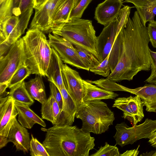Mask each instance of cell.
Wrapping results in <instances>:
<instances>
[{"label": "cell", "instance_id": "obj_40", "mask_svg": "<svg viewBox=\"0 0 156 156\" xmlns=\"http://www.w3.org/2000/svg\"><path fill=\"white\" fill-rule=\"evenodd\" d=\"M9 141L8 137L0 135V149H1L5 147L9 143Z\"/></svg>", "mask_w": 156, "mask_h": 156}, {"label": "cell", "instance_id": "obj_12", "mask_svg": "<svg viewBox=\"0 0 156 156\" xmlns=\"http://www.w3.org/2000/svg\"><path fill=\"white\" fill-rule=\"evenodd\" d=\"M15 101L9 95L0 98V135L6 137L18 115Z\"/></svg>", "mask_w": 156, "mask_h": 156}, {"label": "cell", "instance_id": "obj_44", "mask_svg": "<svg viewBox=\"0 0 156 156\" xmlns=\"http://www.w3.org/2000/svg\"><path fill=\"white\" fill-rule=\"evenodd\" d=\"M80 0H75L74 8H75L76 6Z\"/></svg>", "mask_w": 156, "mask_h": 156}, {"label": "cell", "instance_id": "obj_20", "mask_svg": "<svg viewBox=\"0 0 156 156\" xmlns=\"http://www.w3.org/2000/svg\"><path fill=\"white\" fill-rule=\"evenodd\" d=\"M84 94L83 101L95 100L114 99L119 94L93 85L88 80H84Z\"/></svg>", "mask_w": 156, "mask_h": 156}, {"label": "cell", "instance_id": "obj_11", "mask_svg": "<svg viewBox=\"0 0 156 156\" xmlns=\"http://www.w3.org/2000/svg\"><path fill=\"white\" fill-rule=\"evenodd\" d=\"M118 22L117 18L105 26L100 35L97 37L96 49L100 62L110 52L116 36Z\"/></svg>", "mask_w": 156, "mask_h": 156}, {"label": "cell", "instance_id": "obj_14", "mask_svg": "<svg viewBox=\"0 0 156 156\" xmlns=\"http://www.w3.org/2000/svg\"><path fill=\"white\" fill-rule=\"evenodd\" d=\"M120 91L127 92L138 96L141 99L146 110L156 113V85L149 84L135 88L120 85Z\"/></svg>", "mask_w": 156, "mask_h": 156}, {"label": "cell", "instance_id": "obj_46", "mask_svg": "<svg viewBox=\"0 0 156 156\" xmlns=\"http://www.w3.org/2000/svg\"></svg>", "mask_w": 156, "mask_h": 156}, {"label": "cell", "instance_id": "obj_8", "mask_svg": "<svg viewBox=\"0 0 156 156\" xmlns=\"http://www.w3.org/2000/svg\"><path fill=\"white\" fill-rule=\"evenodd\" d=\"M144 106L141 98L135 95L117 98L114 101L112 107L122 111L123 112L122 117L134 125L140 122L144 117Z\"/></svg>", "mask_w": 156, "mask_h": 156}, {"label": "cell", "instance_id": "obj_29", "mask_svg": "<svg viewBox=\"0 0 156 156\" xmlns=\"http://www.w3.org/2000/svg\"><path fill=\"white\" fill-rule=\"evenodd\" d=\"M119 149L115 146L109 145L105 142V145L101 146L95 153L90 156H120Z\"/></svg>", "mask_w": 156, "mask_h": 156}, {"label": "cell", "instance_id": "obj_36", "mask_svg": "<svg viewBox=\"0 0 156 156\" xmlns=\"http://www.w3.org/2000/svg\"><path fill=\"white\" fill-rule=\"evenodd\" d=\"M34 0H20L19 7L14 15L19 16L28 9L34 8Z\"/></svg>", "mask_w": 156, "mask_h": 156}, {"label": "cell", "instance_id": "obj_43", "mask_svg": "<svg viewBox=\"0 0 156 156\" xmlns=\"http://www.w3.org/2000/svg\"><path fill=\"white\" fill-rule=\"evenodd\" d=\"M140 156H156V151L147 152L141 154Z\"/></svg>", "mask_w": 156, "mask_h": 156}, {"label": "cell", "instance_id": "obj_28", "mask_svg": "<svg viewBox=\"0 0 156 156\" xmlns=\"http://www.w3.org/2000/svg\"><path fill=\"white\" fill-rule=\"evenodd\" d=\"M0 5V23H1L12 16L14 0H4Z\"/></svg>", "mask_w": 156, "mask_h": 156}, {"label": "cell", "instance_id": "obj_4", "mask_svg": "<svg viewBox=\"0 0 156 156\" xmlns=\"http://www.w3.org/2000/svg\"><path fill=\"white\" fill-rule=\"evenodd\" d=\"M75 117L82 121L83 131L95 134L106 132L115 119L113 112L100 100L83 101L77 107Z\"/></svg>", "mask_w": 156, "mask_h": 156}, {"label": "cell", "instance_id": "obj_2", "mask_svg": "<svg viewBox=\"0 0 156 156\" xmlns=\"http://www.w3.org/2000/svg\"><path fill=\"white\" fill-rule=\"evenodd\" d=\"M62 37L75 47L88 52L99 61L96 49L97 37L90 20L75 18L52 28L49 33Z\"/></svg>", "mask_w": 156, "mask_h": 156}, {"label": "cell", "instance_id": "obj_24", "mask_svg": "<svg viewBox=\"0 0 156 156\" xmlns=\"http://www.w3.org/2000/svg\"><path fill=\"white\" fill-rule=\"evenodd\" d=\"M9 95L15 101L30 107L34 102V99L27 90L24 81L10 89Z\"/></svg>", "mask_w": 156, "mask_h": 156}, {"label": "cell", "instance_id": "obj_18", "mask_svg": "<svg viewBox=\"0 0 156 156\" xmlns=\"http://www.w3.org/2000/svg\"><path fill=\"white\" fill-rule=\"evenodd\" d=\"M63 62L58 53L52 48L46 76L48 80L55 84L59 90L65 85L62 70Z\"/></svg>", "mask_w": 156, "mask_h": 156}, {"label": "cell", "instance_id": "obj_3", "mask_svg": "<svg viewBox=\"0 0 156 156\" xmlns=\"http://www.w3.org/2000/svg\"><path fill=\"white\" fill-rule=\"evenodd\" d=\"M22 38L25 64L32 74L46 76L52 48L44 33L37 29H29Z\"/></svg>", "mask_w": 156, "mask_h": 156}, {"label": "cell", "instance_id": "obj_41", "mask_svg": "<svg viewBox=\"0 0 156 156\" xmlns=\"http://www.w3.org/2000/svg\"><path fill=\"white\" fill-rule=\"evenodd\" d=\"M47 0H34V8L35 10L39 9Z\"/></svg>", "mask_w": 156, "mask_h": 156}, {"label": "cell", "instance_id": "obj_39", "mask_svg": "<svg viewBox=\"0 0 156 156\" xmlns=\"http://www.w3.org/2000/svg\"><path fill=\"white\" fill-rule=\"evenodd\" d=\"M145 81L156 85V70L151 71L150 76Z\"/></svg>", "mask_w": 156, "mask_h": 156}, {"label": "cell", "instance_id": "obj_15", "mask_svg": "<svg viewBox=\"0 0 156 156\" xmlns=\"http://www.w3.org/2000/svg\"><path fill=\"white\" fill-rule=\"evenodd\" d=\"M63 99L62 109L54 125L72 126L74 121L77 106L64 85L60 90Z\"/></svg>", "mask_w": 156, "mask_h": 156}, {"label": "cell", "instance_id": "obj_34", "mask_svg": "<svg viewBox=\"0 0 156 156\" xmlns=\"http://www.w3.org/2000/svg\"><path fill=\"white\" fill-rule=\"evenodd\" d=\"M49 87L50 95H52L57 101L61 112L63 106V99L61 93L58 87L52 82H50Z\"/></svg>", "mask_w": 156, "mask_h": 156}, {"label": "cell", "instance_id": "obj_45", "mask_svg": "<svg viewBox=\"0 0 156 156\" xmlns=\"http://www.w3.org/2000/svg\"><path fill=\"white\" fill-rule=\"evenodd\" d=\"M4 0H0V3H1L2 2H3Z\"/></svg>", "mask_w": 156, "mask_h": 156}, {"label": "cell", "instance_id": "obj_16", "mask_svg": "<svg viewBox=\"0 0 156 156\" xmlns=\"http://www.w3.org/2000/svg\"><path fill=\"white\" fill-rule=\"evenodd\" d=\"M8 138L9 142L13 144L16 151L28 152L30 139L29 133L26 128L19 123L16 119L15 120L9 133Z\"/></svg>", "mask_w": 156, "mask_h": 156}, {"label": "cell", "instance_id": "obj_5", "mask_svg": "<svg viewBox=\"0 0 156 156\" xmlns=\"http://www.w3.org/2000/svg\"><path fill=\"white\" fill-rule=\"evenodd\" d=\"M116 132L113 137L116 145L122 147L132 144L137 140L143 138L149 139L156 131V120L146 119L142 123L130 127L125 122L117 124L115 126Z\"/></svg>", "mask_w": 156, "mask_h": 156}, {"label": "cell", "instance_id": "obj_23", "mask_svg": "<svg viewBox=\"0 0 156 156\" xmlns=\"http://www.w3.org/2000/svg\"><path fill=\"white\" fill-rule=\"evenodd\" d=\"M60 112L58 105L54 97L50 95L45 101L41 104L42 119L49 121L54 125Z\"/></svg>", "mask_w": 156, "mask_h": 156}, {"label": "cell", "instance_id": "obj_7", "mask_svg": "<svg viewBox=\"0 0 156 156\" xmlns=\"http://www.w3.org/2000/svg\"><path fill=\"white\" fill-rule=\"evenodd\" d=\"M48 40L52 48L58 53L63 62L87 71L90 69L79 55L73 45L63 37L49 33Z\"/></svg>", "mask_w": 156, "mask_h": 156}, {"label": "cell", "instance_id": "obj_10", "mask_svg": "<svg viewBox=\"0 0 156 156\" xmlns=\"http://www.w3.org/2000/svg\"><path fill=\"white\" fill-rule=\"evenodd\" d=\"M60 0H47L37 10L30 23V29H37L44 33H49L52 28L53 15Z\"/></svg>", "mask_w": 156, "mask_h": 156}, {"label": "cell", "instance_id": "obj_13", "mask_svg": "<svg viewBox=\"0 0 156 156\" xmlns=\"http://www.w3.org/2000/svg\"><path fill=\"white\" fill-rule=\"evenodd\" d=\"M123 3L122 0H105L96 7L94 18L106 26L118 18Z\"/></svg>", "mask_w": 156, "mask_h": 156}, {"label": "cell", "instance_id": "obj_35", "mask_svg": "<svg viewBox=\"0 0 156 156\" xmlns=\"http://www.w3.org/2000/svg\"><path fill=\"white\" fill-rule=\"evenodd\" d=\"M147 27L150 42L153 47L156 48V21L153 20L149 22Z\"/></svg>", "mask_w": 156, "mask_h": 156}, {"label": "cell", "instance_id": "obj_26", "mask_svg": "<svg viewBox=\"0 0 156 156\" xmlns=\"http://www.w3.org/2000/svg\"><path fill=\"white\" fill-rule=\"evenodd\" d=\"M31 74V70L28 66L25 63L22 65L12 76L8 88L10 89L21 83Z\"/></svg>", "mask_w": 156, "mask_h": 156}, {"label": "cell", "instance_id": "obj_42", "mask_svg": "<svg viewBox=\"0 0 156 156\" xmlns=\"http://www.w3.org/2000/svg\"><path fill=\"white\" fill-rule=\"evenodd\" d=\"M148 142L152 146L156 148V131L151 136Z\"/></svg>", "mask_w": 156, "mask_h": 156}, {"label": "cell", "instance_id": "obj_17", "mask_svg": "<svg viewBox=\"0 0 156 156\" xmlns=\"http://www.w3.org/2000/svg\"><path fill=\"white\" fill-rule=\"evenodd\" d=\"M15 104L18 113V121L23 126L30 129L35 124L44 127L46 126L42 119L33 112L29 106L16 101H15Z\"/></svg>", "mask_w": 156, "mask_h": 156}, {"label": "cell", "instance_id": "obj_6", "mask_svg": "<svg viewBox=\"0 0 156 156\" xmlns=\"http://www.w3.org/2000/svg\"><path fill=\"white\" fill-rule=\"evenodd\" d=\"M5 55L0 57V83L9 84L14 74L25 63L23 38L19 39Z\"/></svg>", "mask_w": 156, "mask_h": 156}, {"label": "cell", "instance_id": "obj_22", "mask_svg": "<svg viewBox=\"0 0 156 156\" xmlns=\"http://www.w3.org/2000/svg\"><path fill=\"white\" fill-rule=\"evenodd\" d=\"M37 75L34 78L25 82V85L31 97L42 104L47 100V96L42 76Z\"/></svg>", "mask_w": 156, "mask_h": 156}, {"label": "cell", "instance_id": "obj_21", "mask_svg": "<svg viewBox=\"0 0 156 156\" xmlns=\"http://www.w3.org/2000/svg\"><path fill=\"white\" fill-rule=\"evenodd\" d=\"M75 1V0H60L52 18V28L64 24L68 21L71 12L74 7Z\"/></svg>", "mask_w": 156, "mask_h": 156}, {"label": "cell", "instance_id": "obj_9", "mask_svg": "<svg viewBox=\"0 0 156 156\" xmlns=\"http://www.w3.org/2000/svg\"><path fill=\"white\" fill-rule=\"evenodd\" d=\"M63 78L67 90L76 104L77 107L83 102L84 80L79 73L63 64L62 69Z\"/></svg>", "mask_w": 156, "mask_h": 156}, {"label": "cell", "instance_id": "obj_33", "mask_svg": "<svg viewBox=\"0 0 156 156\" xmlns=\"http://www.w3.org/2000/svg\"><path fill=\"white\" fill-rule=\"evenodd\" d=\"M92 0H81L76 6L72 10L69 19L81 18L84 10Z\"/></svg>", "mask_w": 156, "mask_h": 156}, {"label": "cell", "instance_id": "obj_30", "mask_svg": "<svg viewBox=\"0 0 156 156\" xmlns=\"http://www.w3.org/2000/svg\"><path fill=\"white\" fill-rule=\"evenodd\" d=\"M76 51L86 66L90 68L99 65L101 62L94 55L88 52L74 47Z\"/></svg>", "mask_w": 156, "mask_h": 156}, {"label": "cell", "instance_id": "obj_25", "mask_svg": "<svg viewBox=\"0 0 156 156\" xmlns=\"http://www.w3.org/2000/svg\"><path fill=\"white\" fill-rule=\"evenodd\" d=\"M122 47V38L120 32L116 36L109 54V65L111 73L114 70L119 61Z\"/></svg>", "mask_w": 156, "mask_h": 156}, {"label": "cell", "instance_id": "obj_32", "mask_svg": "<svg viewBox=\"0 0 156 156\" xmlns=\"http://www.w3.org/2000/svg\"><path fill=\"white\" fill-rule=\"evenodd\" d=\"M133 7L126 5L121 9L118 18V22L116 36L121 29L126 25L129 17L131 9Z\"/></svg>", "mask_w": 156, "mask_h": 156}, {"label": "cell", "instance_id": "obj_31", "mask_svg": "<svg viewBox=\"0 0 156 156\" xmlns=\"http://www.w3.org/2000/svg\"><path fill=\"white\" fill-rule=\"evenodd\" d=\"M109 54L99 65L90 68V71L95 74L104 77L108 76L110 71L108 62Z\"/></svg>", "mask_w": 156, "mask_h": 156}, {"label": "cell", "instance_id": "obj_1", "mask_svg": "<svg viewBox=\"0 0 156 156\" xmlns=\"http://www.w3.org/2000/svg\"><path fill=\"white\" fill-rule=\"evenodd\" d=\"M119 32L122 38L121 54L115 68L106 78L115 82L131 80L140 72L151 69L147 27L136 11Z\"/></svg>", "mask_w": 156, "mask_h": 156}, {"label": "cell", "instance_id": "obj_27", "mask_svg": "<svg viewBox=\"0 0 156 156\" xmlns=\"http://www.w3.org/2000/svg\"><path fill=\"white\" fill-rule=\"evenodd\" d=\"M29 151L31 156H49L45 147L31 134Z\"/></svg>", "mask_w": 156, "mask_h": 156}, {"label": "cell", "instance_id": "obj_37", "mask_svg": "<svg viewBox=\"0 0 156 156\" xmlns=\"http://www.w3.org/2000/svg\"><path fill=\"white\" fill-rule=\"evenodd\" d=\"M139 145L136 149L127 150L123 154H120V156H137L138 155L139 151H138V148Z\"/></svg>", "mask_w": 156, "mask_h": 156}, {"label": "cell", "instance_id": "obj_19", "mask_svg": "<svg viewBox=\"0 0 156 156\" xmlns=\"http://www.w3.org/2000/svg\"><path fill=\"white\" fill-rule=\"evenodd\" d=\"M123 2L134 5L145 26L147 22L154 20L156 16V0H124Z\"/></svg>", "mask_w": 156, "mask_h": 156}, {"label": "cell", "instance_id": "obj_38", "mask_svg": "<svg viewBox=\"0 0 156 156\" xmlns=\"http://www.w3.org/2000/svg\"><path fill=\"white\" fill-rule=\"evenodd\" d=\"M8 83H0V98L4 97L9 94V92L6 91V89L8 87Z\"/></svg>", "mask_w": 156, "mask_h": 156}]
</instances>
